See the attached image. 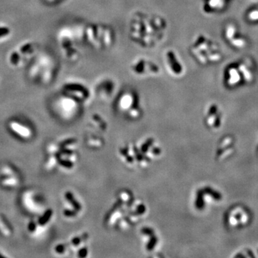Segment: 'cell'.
Returning a JSON list of instances; mask_svg holds the SVG:
<instances>
[{"mask_svg": "<svg viewBox=\"0 0 258 258\" xmlns=\"http://www.w3.org/2000/svg\"><path fill=\"white\" fill-rule=\"evenodd\" d=\"M56 250L59 253H62L64 250V247L63 245H58L56 247Z\"/></svg>", "mask_w": 258, "mask_h": 258, "instance_id": "83f0119b", "label": "cell"}, {"mask_svg": "<svg viewBox=\"0 0 258 258\" xmlns=\"http://www.w3.org/2000/svg\"><path fill=\"white\" fill-rule=\"evenodd\" d=\"M52 215V211H51V210H48V211H47L46 213L45 214V215H44V216L42 217L41 219H40V224H41V225H44L45 222H47L49 220H50L51 215Z\"/></svg>", "mask_w": 258, "mask_h": 258, "instance_id": "ffe728a7", "label": "cell"}, {"mask_svg": "<svg viewBox=\"0 0 258 258\" xmlns=\"http://www.w3.org/2000/svg\"><path fill=\"white\" fill-rule=\"evenodd\" d=\"M88 254V249L87 248H83L81 249V250L79 251V256L81 257H85L87 256Z\"/></svg>", "mask_w": 258, "mask_h": 258, "instance_id": "d4e9b609", "label": "cell"}, {"mask_svg": "<svg viewBox=\"0 0 258 258\" xmlns=\"http://www.w3.org/2000/svg\"><path fill=\"white\" fill-rule=\"evenodd\" d=\"M47 3H51V4H56V3H60L62 0H45Z\"/></svg>", "mask_w": 258, "mask_h": 258, "instance_id": "4dcf8cb0", "label": "cell"}, {"mask_svg": "<svg viewBox=\"0 0 258 258\" xmlns=\"http://www.w3.org/2000/svg\"><path fill=\"white\" fill-rule=\"evenodd\" d=\"M66 199L69 200V203L74 206V208L76 209L77 211H79V210H81V205L76 201V199L74 198V195H73L72 193H66Z\"/></svg>", "mask_w": 258, "mask_h": 258, "instance_id": "9a60e30c", "label": "cell"}, {"mask_svg": "<svg viewBox=\"0 0 258 258\" xmlns=\"http://www.w3.org/2000/svg\"><path fill=\"white\" fill-rule=\"evenodd\" d=\"M204 195H205V192L203 189H200L198 191V194H197V199H196V208L198 209V210H203L205 208V201H204Z\"/></svg>", "mask_w": 258, "mask_h": 258, "instance_id": "5bb4252c", "label": "cell"}, {"mask_svg": "<svg viewBox=\"0 0 258 258\" xmlns=\"http://www.w3.org/2000/svg\"><path fill=\"white\" fill-rule=\"evenodd\" d=\"M60 164H61V165L64 166V167L70 168V169H71V168H72L73 166H74L73 163L71 162V161H69L60 160Z\"/></svg>", "mask_w": 258, "mask_h": 258, "instance_id": "cb8c5ba5", "label": "cell"}, {"mask_svg": "<svg viewBox=\"0 0 258 258\" xmlns=\"http://www.w3.org/2000/svg\"><path fill=\"white\" fill-rule=\"evenodd\" d=\"M257 152H258V147H257Z\"/></svg>", "mask_w": 258, "mask_h": 258, "instance_id": "d6a6232c", "label": "cell"}, {"mask_svg": "<svg viewBox=\"0 0 258 258\" xmlns=\"http://www.w3.org/2000/svg\"><path fill=\"white\" fill-rule=\"evenodd\" d=\"M153 143H154V139H149L146 141L145 143L142 146V148H141V151H142V153L144 154H146L149 151V148L152 147Z\"/></svg>", "mask_w": 258, "mask_h": 258, "instance_id": "2e32d148", "label": "cell"}, {"mask_svg": "<svg viewBox=\"0 0 258 258\" xmlns=\"http://www.w3.org/2000/svg\"><path fill=\"white\" fill-rule=\"evenodd\" d=\"M222 36L225 43L235 51H243L248 48L249 40L247 35L235 21L227 22L222 29Z\"/></svg>", "mask_w": 258, "mask_h": 258, "instance_id": "8992f818", "label": "cell"}, {"mask_svg": "<svg viewBox=\"0 0 258 258\" xmlns=\"http://www.w3.org/2000/svg\"><path fill=\"white\" fill-rule=\"evenodd\" d=\"M83 27L64 28L59 35V43L64 57L69 60L76 61L79 58L78 43L83 40Z\"/></svg>", "mask_w": 258, "mask_h": 258, "instance_id": "5b68a950", "label": "cell"}, {"mask_svg": "<svg viewBox=\"0 0 258 258\" xmlns=\"http://www.w3.org/2000/svg\"><path fill=\"white\" fill-rule=\"evenodd\" d=\"M257 74L255 60L250 56H243L226 64L222 71V83L229 90L247 87L253 84Z\"/></svg>", "mask_w": 258, "mask_h": 258, "instance_id": "7a4b0ae2", "label": "cell"}, {"mask_svg": "<svg viewBox=\"0 0 258 258\" xmlns=\"http://www.w3.org/2000/svg\"><path fill=\"white\" fill-rule=\"evenodd\" d=\"M93 118H94V120H96V122H98V123H99L102 128H106V123H105V122L102 120V118L99 116V115L95 114L93 115Z\"/></svg>", "mask_w": 258, "mask_h": 258, "instance_id": "7402d4cb", "label": "cell"}, {"mask_svg": "<svg viewBox=\"0 0 258 258\" xmlns=\"http://www.w3.org/2000/svg\"><path fill=\"white\" fill-rule=\"evenodd\" d=\"M34 227H35V225H33V223L30 224V227H29V228L30 229V230H33Z\"/></svg>", "mask_w": 258, "mask_h": 258, "instance_id": "1f68e13d", "label": "cell"}, {"mask_svg": "<svg viewBox=\"0 0 258 258\" xmlns=\"http://www.w3.org/2000/svg\"><path fill=\"white\" fill-rule=\"evenodd\" d=\"M74 142H76L75 139H69V140H67L66 142H64L63 145H69V144H74Z\"/></svg>", "mask_w": 258, "mask_h": 258, "instance_id": "f546056e", "label": "cell"}, {"mask_svg": "<svg viewBox=\"0 0 258 258\" xmlns=\"http://www.w3.org/2000/svg\"><path fill=\"white\" fill-rule=\"evenodd\" d=\"M153 154H155V155H159V154H161V151L159 148H154V149L152 150Z\"/></svg>", "mask_w": 258, "mask_h": 258, "instance_id": "f1b7e54d", "label": "cell"}, {"mask_svg": "<svg viewBox=\"0 0 258 258\" xmlns=\"http://www.w3.org/2000/svg\"><path fill=\"white\" fill-rule=\"evenodd\" d=\"M130 69L132 74L138 77H156L161 74L160 68L157 62L146 57H139L134 60Z\"/></svg>", "mask_w": 258, "mask_h": 258, "instance_id": "ba28073f", "label": "cell"}, {"mask_svg": "<svg viewBox=\"0 0 258 258\" xmlns=\"http://www.w3.org/2000/svg\"><path fill=\"white\" fill-rule=\"evenodd\" d=\"M12 30L4 24L0 23V44L7 41L11 36Z\"/></svg>", "mask_w": 258, "mask_h": 258, "instance_id": "4fadbf2b", "label": "cell"}, {"mask_svg": "<svg viewBox=\"0 0 258 258\" xmlns=\"http://www.w3.org/2000/svg\"><path fill=\"white\" fill-rule=\"evenodd\" d=\"M167 30L165 18L144 12L134 13L128 24L129 37L142 48L157 47L165 38Z\"/></svg>", "mask_w": 258, "mask_h": 258, "instance_id": "6da1fadb", "label": "cell"}, {"mask_svg": "<svg viewBox=\"0 0 258 258\" xmlns=\"http://www.w3.org/2000/svg\"><path fill=\"white\" fill-rule=\"evenodd\" d=\"M134 154H135L136 158H137V160L139 161H142L144 159H147V161H150V159H149L148 158L144 157V155H142V153L139 152L137 147H134Z\"/></svg>", "mask_w": 258, "mask_h": 258, "instance_id": "ac0fdd59", "label": "cell"}, {"mask_svg": "<svg viewBox=\"0 0 258 258\" xmlns=\"http://www.w3.org/2000/svg\"><path fill=\"white\" fill-rule=\"evenodd\" d=\"M244 21L248 25H258V6H252L246 10Z\"/></svg>", "mask_w": 258, "mask_h": 258, "instance_id": "7c38bea8", "label": "cell"}, {"mask_svg": "<svg viewBox=\"0 0 258 258\" xmlns=\"http://www.w3.org/2000/svg\"><path fill=\"white\" fill-rule=\"evenodd\" d=\"M163 57L164 66L169 76L175 79H179L184 76L186 67L179 54L174 49L164 51Z\"/></svg>", "mask_w": 258, "mask_h": 258, "instance_id": "52a82bcc", "label": "cell"}, {"mask_svg": "<svg viewBox=\"0 0 258 258\" xmlns=\"http://www.w3.org/2000/svg\"><path fill=\"white\" fill-rule=\"evenodd\" d=\"M232 0H203L202 10L208 15L219 14L225 11Z\"/></svg>", "mask_w": 258, "mask_h": 258, "instance_id": "30bf717a", "label": "cell"}, {"mask_svg": "<svg viewBox=\"0 0 258 258\" xmlns=\"http://www.w3.org/2000/svg\"><path fill=\"white\" fill-rule=\"evenodd\" d=\"M81 239L80 237H75L72 240V243L75 244V245H78V244L81 243Z\"/></svg>", "mask_w": 258, "mask_h": 258, "instance_id": "4316f807", "label": "cell"}, {"mask_svg": "<svg viewBox=\"0 0 258 258\" xmlns=\"http://www.w3.org/2000/svg\"><path fill=\"white\" fill-rule=\"evenodd\" d=\"M114 30L108 25L91 23L83 26V40L96 50H105L114 44Z\"/></svg>", "mask_w": 258, "mask_h": 258, "instance_id": "277c9868", "label": "cell"}, {"mask_svg": "<svg viewBox=\"0 0 258 258\" xmlns=\"http://www.w3.org/2000/svg\"><path fill=\"white\" fill-rule=\"evenodd\" d=\"M64 215L67 217H74L76 215V212L71 211V210H66L64 212Z\"/></svg>", "mask_w": 258, "mask_h": 258, "instance_id": "484cf974", "label": "cell"}, {"mask_svg": "<svg viewBox=\"0 0 258 258\" xmlns=\"http://www.w3.org/2000/svg\"><path fill=\"white\" fill-rule=\"evenodd\" d=\"M64 90L71 95H81L84 98H88L90 96L89 90L81 83H68L64 86Z\"/></svg>", "mask_w": 258, "mask_h": 258, "instance_id": "8fae6325", "label": "cell"}, {"mask_svg": "<svg viewBox=\"0 0 258 258\" xmlns=\"http://www.w3.org/2000/svg\"><path fill=\"white\" fill-rule=\"evenodd\" d=\"M146 212V207L144 205H140L137 208V211L134 212L133 215H142L144 214V212Z\"/></svg>", "mask_w": 258, "mask_h": 258, "instance_id": "44dd1931", "label": "cell"}, {"mask_svg": "<svg viewBox=\"0 0 258 258\" xmlns=\"http://www.w3.org/2000/svg\"><path fill=\"white\" fill-rule=\"evenodd\" d=\"M189 51L194 60L203 66L219 63L224 57L220 44L206 34H198L194 37Z\"/></svg>", "mask_w": 258, "mask_h": 258, "instance_id": "3957f363", "label": "cell"}, {"mask_svg": "<svg viewBox=\"0 0 258 258\" xmlns=\"http://www.w3.org/2000/svg\"><path fill=\"white\" fill-rule=\"evenodd\" d=\"M157 237H156L155 235L152 236V237H151L150 240H149V242H148L147 245V249L148 250H152V249L155 247V246L157 245Z\"/></svg>", "mask_w": 258, "mask_h": 258, "instance_id": "e0dca14e", "label": "cell"}, {"mask_svg": "<svg viewBox=\"0 0 258 258\" xmlns=\"http://www.w3.org/2000/svg\"><path fill=\"white\" fill-rule=\"evenodd\" d=\"M142 233L144 234V235L152 237V236L154 235V231L152 228H149V227H144L142 230Z\"/></svg>", "mask_w": 258, "mask_h": 258, "instance_id": "603a6c76", "label": "cell"}, {"mask_svg": "<svg viewBox=\"0 0 258 258\" xmlns=\"http://www.w3.org/2000/svg\"><path fill=\"white\" fill-rule=\"evenodd\" d=\"M250 220V212L247 208L241 205H236L230 208L226 218L227 225L230 228L236 230L246 227Z\"/></svg>", "mask_w": 258, "mask_h": 258, "instance_id": "9c48e42d", "label": "cell"}, {"mask_svg": "<svg viewBox=\"0 0 258 258\" xmlns=\"http://www.w3.org/2000/svg\"><path fill=\"white\" fill-rule=\"evenodd\" d=\"M120 152L121 153L122 155L126 159V161H128V163L134 162V158L132 157V156L129 155L128 151H127L126 149H120Z\"/></svg>", "mask_w": 258, "mask_h": 258, "instance_id": "d6986e66", "label": "cell"}]
</instances>
